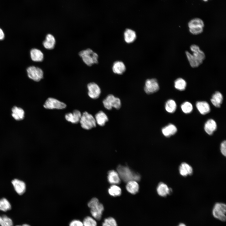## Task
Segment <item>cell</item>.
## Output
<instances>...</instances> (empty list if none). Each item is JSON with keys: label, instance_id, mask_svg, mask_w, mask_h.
I'll list each match as a JSON object with an SVG mask.
<instances>
[{"label": "cell", "instance_id": "obj_22", "mask_svg": "<svg viewBox=\"0 0 226 226\" xmlns=\"http://www.w3.org/2000/svg\"><path fill=\"white\" fill-rule=\"evenodd\" d=\"M177 131L176 127L173 124H170L162 128V132L166 137L174 135Z\"/></svg>", "mask_w": 226, "mask_h": 226}, {"label": "cell", "instance_id": "obj_2", "mask_svg": "<svg viewBox=\"0 0 226 226\" xmlns=\"http://www.w3.org/2000/svg\"><path fill=\"white\" fill-rule=\"evenodd\" d=\"M117 171L121 179L125 182L132 180L138 181L140 180V175L127 166L119 165L117 168Z\"/></svg>", "mask_w": 226, "mask_h": 226}, {"label": "cell", "instance_id": "obj_18", "mask_svg": "<svg viewBox=\"0 0 226 226\" xmlns=\"http://www.w3.org/2000/svg\"><path fill=\"white\" fill-rule=\"evenodd\" d=\"M124 38L125 42L130 44L133 43L136 40L137 34L135 31L129 29H126L124 33Z\"/></svg>", "mask_w": 226, "mask_h": 226}, {"label": "cell", "instance_id": "obj_11", "mask_svg": "<svg viewBox=\"0 0 226 226\" xmlns=\"http://www.w3.org/2000/svg\"><path fill=\"white\" fill-rule=\"evenodd\" d=\"M87 88L88 94L91 98L96 99L98 98L101 93V89L98 84L92 82L88 84Z\"/></svg>", "mask_w": 226, "mask_h": 226}, {"label": "cell", "instance_id": "obj_41", "mask_svg": "<svg viewBox=\"0 0 226 226\" xmlns=\"http://www.w3.org/2000/svg\"><path fill=\"white\" fill-rule=\"evenodd\" d=\"M178 226H187L185 224L183 223H180Z\"/></svg>", "mask_w": 226, "mask_h": 226}, {"label": "cell", "instance_id": "obj_15", "mask_svg": "<svg viewBox=\"0 0 226 226\" xmlns=\"http://www.w3.org/2000/svg\"><path fill=\"white\" fill-rule=\"evenodd\" d=\"M82 114L78 110H74L73 113L67 114L65 116L66 119L73 123H77L80 121Z\"/></svg>", "mask_w": 226, "mask_h": 226}, {"label": "cell", "instance_id": "obj_19", "mask_svg": "<svg viewBox=\"0 0 226 226\" xmlns=\"http://www.w3.org/2000/svg\"><path fill=\"white\" fill-rule=\"evenodd\" d=\"M56 44V40L54 36L49 34L46 35L45 40L43 42L44 47L48 50H52Z\"/></svg>", "mask_w": 226, "mask_h": 226}, {"label": "cell", "instance_id": "obj_38", "mask_svg": "<svg viewBox=\"0 0 226 226\" xmlns=\"http://www.w3.org/2000/svg\"><path fill=\"white\" fill-rule=\"evenodd\" d=\"M226 142L224 140L222 142L220 145V150L221 153L225 157L226 155Z\"/></svg>", "mask_w": 226, "mask_h": 226}, {"label": "cell", "instance_id": "obj_31", "mask_svg": "<svg viewBox=\"0 0 226 226\" xmlns=\"http://www.w3.org/2000/svg\"><path fill=\"white\" fill-rule=\"evenodd\" d=\"M165 108L168 112L173 113L175 111L176 108V103L174 100H169L166 102Z\"/></svg>", "mask_w": 226, "mask_h": 226}, {"label": "cell", "instance_id": "obj_4", "mask_svg": "<svg viewBox=\"0 0 226 226\" xmlns=\"http://www.w3.org/2000/svg\"><path fill=\"white\" fill-rule=\"evenodd\" d=\"M204 26L203 21L199 18H194L188 23L189 31L194 35H197L202 33Z\"/></svg>", "mask_w": 226, "mask_h": 226}, {"label": "cell", "instance_id": "obj_21", "mask_svg": "<svg viewBox=\"0 0 226 226\" xmlns=\"http://www.w3.org/2000/svg\"><path fill=\"white\" fill-rule=\"evenodd\" d=\"M217 124L212 119L208 120L205 123L204 129L206 132L209 135H212L217 129Z\"/></svg>", "mask_w": 226, "mask_h": 226}, {"label": "cell", "instance_id": "obj_10", "mask_svg": "<svg viewBox=\"0 0 226 226\" xmlns=\"http://www.w3.org/2000/svg\"><path fill=\"white\" fill-rule=\"evenodd\" d=\"M43 106L44 108L47 109H61L66 108V105L55 99L49 98L46 101Z\"/></svg>", "mask_w": 226, "mask_h": 226}, {"label": "cell", "instance_id": "obj_44", "mask_svg": "<svg viewBox=\"0 0 226 226\" xmlns=\"http://www.w3.org/2000/svg\"><path fill=\"white\" fill-rule=\"evenodd\" d=\"M20 226V225H17V226Z\"/></svg>", "mask_w": 226, "mask_h": 226}, {"label": "cell", "instance_id": "obj_5", "mask_svg": "<svg viewBox=\"0 0 226 226\" xmlns=\"http://www.w3.org/2000/svg\"><path fill=\"white\" fill-rule=\"evenodd\" d=\"M226 204L223 203L217 202L213 207L212 214L215 218L221 221L225 222L226 219Z\"/></svg>", "mask_w": 226, "mask_h": 226}, {"label": "cell", "instance_id": "obj_26", "mask_svg": "<svg viewBox=\"0 0 226 226\" xmlns=\"http://www.w3.org/2000/svg\"><path fill=\"white\" fill-rule=\"evenodd\" d=\"M127 191L130 193L135 194L137 193L139 189V186L137 181L131 180L127 182L126 186Z\"/></svg>", "mask_w": 226, "mask_h": 226}, {"label": "cell", "instance_id": "obj_42", "mask_svg": "<svg viewBox=\"0 0 226 226\" xmlns=\"http://www.w3.org/2000/svg\"><path fill=\"white\" fill-rule=\"evenodd\" d=\"M21 226H30L28 224H24Z\"/></svg>", "mask_w": 226, "mask_h": 226}, {"label": "cell", "instance_id": "obj_43", "mask_svg": "<svg viewBox=\"0 0 226 226\" xmlns=\"http://www.w3.org/2000/svg\"><path fill=\"white\" fill-rule=\"evenodd\" d=\"M204 2H207L208 1V0H202Z\"/></svg>", "mask_w": 226, "mask_h": 226}, {"label": "cell", "instance_id": "obj_40", "mask_svg": "<svg viewBox=\"0 0 226 226\" xmlns=\"http://www.w3.org/2000/svg\"><path fill=\"white\" fill-rule=\"evenodd\" d=\"M4 37V32L2 29L0 28V40H3Z\"/></svg>", "mask_w": 226, "mask_h": 226}, {"label": "cell", "instance_id": "obj_34", "mask_svg": "<svg viewBox=\"0 0 226 226\" xmlns=\"http://www.w3.org/2000/svg\"><path fill=\"white\" fill-rule=\"evenodd\" d=\"M181 107L183 112L186 114L191 113L193 110V106L191 103L186 101L183 103L181 105Z\"/></svg>", "mask_w": 226, "mask_h": 226}, {"label": "cell", "instance_id": "obj_17", "mask_svg": "<svg viewBox=\"0 0 226 226\" xmlns=\"http://www.w3.org/2000/svg\"><path fill=\"white\" fill-rule=\"evenodd\" d=\"M126 67L124 63L120 61L114 62L112 67L113 72L118 75H122L126 70Z\"/></svg>", "mask_w": 226, "mask_h": 226}, {"label": "cell", "instance_id": "obj_29", "mask_svg": "<svg viewBox=\"0 0 226 226\" xmlns=\"http://www.w3.org/2000/svg\"><path fill=\"white\" fill-rule=\"evenodd\" d=\"M109 194L113 196H119L121 193V188L116 185H112L108 189Z\"/></svg>", "mask_w": 226, "mask_h": 226}, {"label": "cell", "instance_id": "obj_8", "mask_svg": "<svg viewBox=\"0 0 226 226\" xmlns=\"http://www.w3.org/2000/svg\"><path fill=\"white\" fill-rule=\"evenodd\" d=\"M27 71L28 77L34 81L38 82L43 78V71L38 67L30 66L27 68Z\"/></svg>", "mask_w": 226, "mask_h": 226}, {"label": "cell", "instance_id": "obj_6", "mask_svg": "<svg viewBox=\"0 0 226 226\" xmlns=\"http://www.w3.org/2000/svg\"><path fill=\"white\" fill-rule=\"evenodd\" d=\"M79 121L81 127L86 130L90 129L96 126L95 118L86 111L82 115Z\"/></svg>", "mask_w": 226, "mask_h": 226}, {"label": "cell", "instance_id": "obj_13", "mask_svg": "<svg viewBox=\"0 0 226 226\" xmlns=\"http://www.w3.org/2000/svg\"><path fill=\"white\" fill-rule=\"evenodd\" d=\"M12 183L16 192L19 195H22L25 191L26 187L25 183L18 179H14Z\"/></svg>", "mask_w": 226, "mask_h": 226}, {"label": "cell", "instance_id": "obj_3", "mask_svg": "<svg viewBox=\"0 0 226 226\" xmlns=\"http://www.w3.org/2000/svg\"><path fill=\"white\" fill-rule=\"evenodd\" d=\"M79 55L83 62L88 66H90L98 62V54L90 48L81 51Z\"/></svg>", "mask_w": 226, "mask_h": 226}, {"label": "cell", "instance_id": "obj_1", "mask_svg": "<svg viewBox=\"0 0 226 226\" xmlns=\"http://www.w3.org/2000/svg\"><path fill=\"white\" fill-rule=\"evenodd\" d=\"M190 49L192 52V54L186 51L185 53L187 58L192 67H197L202 63L205 59V54L197 45L193 44L191 45Z\"/></svg>", "mask_w": 226, "mask_h": 226}, {"label": "cell", "instance_id": "obj_14", "mask_svg": "<svg viewBox=\"0 0 226 226\" xmlns=\"http://www.w3.org/2000/svg\"><path fill=\"white\" fill-rule=\"evenodd\" d=\"M179 170L180 174L184 177L191 175L193 173V169L191 166L184 162L180 164L179 167Z\"/></svg>", "mask_w": 226, "mask_h": 226}, {"label": "cell", "instance_id": "obj_32", "mask_svg": "<svg viewBox=\"0 0 226 226\" xmlns=\"http://www.w3.org/2000/svg\"><path fill=\"white\" fill-rule=\"evenodd\" d=\"M11 208L10 203L5 198H2L0 199V210L6 212L10 210Z\"/></svg>", "mask_w": 226, "mask_h": 226}, {"label": "cell", "instance_id": "obj_9", "mask_svg": "<svg viewBox=\"0 0 226 226\" xmlns=\"http://www.w3.org/2000/svg\"><path fill=\"white\" fill-rule=\"evenodd\" d=\"M159 88V83L156 79H148L146 80L144 90L147 94H149L155 93L158 91Z\"/></svg>", "mask_w": 226, "mask_h": 226}, {"label": "cell", "instance_id": "obj_30", "mask_svg": "<svg viewBox=\"0 0 226 226\" xmlns=\"http://www.w3.org/2000/svg\"><path fill=\"white\" fill-rule=\"evenodd\" d=\"M186 86V81L182 78H178L176 79L174 82L175 88L180 91L184 90Z\"/></svg>", "mask_w": 226, "mask_h": 226}, {"label": "cell", "instance_id": "obj_20", "mask_svg": "<svg viewBox=\"0 0 226 226\" xmlns=\"http://www.w3.org/2000/svg\"><path fill=\"white\" fill-rule=\"evenodd\" d=\"M107 179L109 182L112 185L119 184L121 178L117 171L114 170H110L108 173Z\"/></svg>", "mask_w": 226, "mask_h": 226}, {"label": "cell", "instance_id": "obj_39", "mask_svg": "<svg viewBox=\"0 0 226 226\" xmlns=\"http://www.w3.org/2000/svg\"><path fill=\"white\" fill-rule=\"evenodd\" d=\"M69 226H83V223L78 220H74L70 223Z\"/></svg>", "mask_w": 226, "mask_h": 226}, {"label": "cell", "instance_id": "obj_37", "mask_svg": "<svg viewBox=\"0 0 226 226\" xmlns=\"http://www.w3.org/2000/svg\"><path fill=\"white\" fill-rule=\"evenodd\" d=\"M99 203L98 199L96 198H92L88 203V206L91 208Z\"/></svg>", "mask_w": 226, "mask_h": 226}, {"label": "cell", "instance_id": "obj_28", "mask_svg": "<svg viewBox=\"0 0 226 226\" xmlns=\"http://www.w3.org/2000/svg\"><path fill=\"white\" fill-rule=\"evenodd\" d=\"M223 100V96L220 92L217 91L213 95L211 101L215 107H219Z\"/></svg>", "mask_w": 226, "mask_h": 226}, {"label": "cell", "instance_id": "obj_7", "mask_svg": "<svg viewBox=\"0 0 226 226\" xmlns=\"http://www.w3.org/2000/svg\"><path fill=\"white\" fill-rule=\"evenodd\" d=\"M103 103L105 108L108 110H111L113 107L119 109L121 105L120 100L111 94L106 97L103 100Z\"/></svg>", "mask_w": 226, "mask_h": 226}, {"label": "cell", "instance_id": "obj_36", "mask_svg": "<svg viewBox=\"0 0 226 226\" xmlns=\"http://www.w3.org/2000/svg\"><path fill=\"white\" fill-rule=\"evenodd\" d=\"M102 226H117L116 220L112 217L105 218L102 223Z\"/></svg>", "mask_w": 226, "mask_h": 226}, {"label": "cell", "instance_id": "obj_12", "mask_svg": "<svg viewBox=\"0 0 226 226\" xmlns=\"http://www.w3.org/2000/svg\"><path fill=\"white\" fill-rule=\"evenodd\" d=\"M156 190L158 194L162 197H165L168 195L171 194L172 192V189L169 187L166 184L162 182L159 183Z\"/></svg>", "mask_w": 226, "mask_h": 226}, {"label": "cell", "instance_id": "obj_27", "mask_svg": "<svg viewBox=\"0 0 226 226\" xmlns=\"http://www.w3.org/2000/svg\"><path fill=\"white\" fill-rule=\"evenodd\" d=\"M12 115L15 120L20 121L24 119V112L22 109L14 106L12 109Z\"/></svg>", "mask_w": 226, "mask_h": 226}, {"label": "cell", "instance_id": "obj_33", "mask_svg": "<svg viewBox=\"0 0 226 226\" xmlns=\"http://www.w3.org/2000/svg\"><path fill=\"white\" fill-rule=\"evenodd\" d=\"M0 225L1 226H13L12 220L5 215L0 216Z\"/></svg>", "mask_w": 226, "mask_h": 226}, {"label": "cell", "instance_id": "obj_16", "mask_svg": "<svg viewBox=\"0 0 226 226\" xmlns=\"http://www.w3.org/2000/svg\"><path fill=\"white\" fill-rule=\"evenodd\" d=\"M90 209V213L92 216L97 220H100L104 210V207L102 204L99 202Z\"/></svg>", "mask_w": 226, "mask_h": 226}, {"label": "cell", "instance_id": "obj_24", "mask_svg": "<svg viewBox=\"0 0 226 226\" xmlns=\"http://www.w3.org/2000/svg\"><path fill=\"white\" fill-rule=\"evenodd\" d=\"M96 123L101 126H104L108 121V118L106 115L103 111H100L95 116Z\"/></svg>", "mask_w": 226, "mask_h": 226}, {"label": "cell", "instance_id": "obj_35", "mask_svg": "<svg viewBox=\"0 0 226 226\" xmlns=\"http://www.w3.org/2000/svg\"><path fill=\"white\" fill-rule=\"evenodd\" d=\"M83 226H97L96 221L90 216L86 217L83 221Z\"/></svg>", "mask_w": 226, "mask_h": 226}, {"label": "cell", "instance_id": "obj_23", "mask_svg": "<svg viewBox=\"0 0 226 226\" xmlns=\"http://www.w3.org/2000/svg\"><path fill=\"white\" fill-rule=\"evenodd\" d=\"M196 106L200 113L202 115H205L210 110L209 105L206 101H198L196 103Z\"/></svg>", "mask_w": 226, "mask_h": 226}, {"label": "cell", "instance_id": "obj_25", "mask_svg": "<svg viewBox=\"0 0 226 226\" xmlns=\"http://www.w3.org/2000/svg\"><path fill=\"white\" fill-rule=\"evenodd\" d=\"M30 54L31 59L34 62H40L43 60V54L40 50L38 49L34 48L31 49Z\"/></svg>", "mask_w": 226, "mask_h": 226}]
</instances>
